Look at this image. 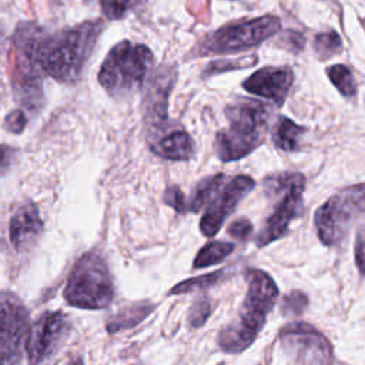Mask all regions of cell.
I'll return each instance as SVG.
<instances>
[{
  "label": "cell",
  "instance_id": "cell-33",
  "mask_svg": "<svg viewBox=\"0 0 365 365\" xmlns=\"http://www.w3.org/2000/svg\"><path fill=\"white\" fill-rule=\"evenodd\" d=\"M66 365H83V359L80 356L77 358H71Z\"/></svg>",
  "mask_w": 365,
  "mask_h": 365
},
{
  "label": "cell",
  "instance_id": "cell-22",
  "mask_svg": "<svg viewBox=\"0 0 365 365\" xmlns=\"http://www.w3.org/2000/svg\"><path fill=\"white\" fill-rule=\"evenodd\" d=\"M222 277H224V271L220 269V271H214V272H210V274H205L201 277L190 278V279H185V281L174 285L168 294L174 295V294H187V292H194V291H202V289L217 284Z\"/></svg>",
  "mask_w": 365,
  "mask_h": 365
},
{
  "label": "cell",
  "instance_id": "cell-14",
  "mask_svg": "<svg viewBox=\"0 0 365 365\" xmlns=\"http://www.w3.org/2000/svg\"><path fill=\"white\" fill-rule=\"evenodd\" d=\"M151 80L144 101V123L148 130V143L170 131L167 130V97L174 83V74L170 70H161Z\"/></svg>",
  "mask_w": 365,
  "mask_h": 365
},
{
  "label": "cell",
  "instance_id": "cell-4",
  "mask_svg": "<svg viewBox=\"0 0 365 365\" xmlns=\"http://www.w3.org/2000/svg\"><path fill=\"white\" fill-rule=\"evenodd\" d=\"M44 37V30L31 21L20 23L11 36L14 96L20 104L30 110H37L43 103L41 76L44 73L40 66V47Z\"/></svg>",
  "mask_w": 365,
  "mask_h": 365
},
{
  "label": "cell",
  "instance_id": "cell-23",
  "mask_svg": "<svg viewBox=\"0 0 365 365\" xmlns=\"http://www.w3.org/2000/svg\"><path fill=\"white\" fill-rule=\"evenodd\" d=\"M327 74L331 80V83L338 88V91L345 96L351 97L355 93V83L352 73L346 66L342 64H334L327 68Z\"/></svg>",
  "mask_w": 365,
  "mask_h": 365
},
{
  "label": "cell",
  "instance_id": "cell-19",
  "mask_svg": "<svg viewBox=\"0 0 365 365\" xmlns=\"http://www.w3.org/2000/svg\"><path fill=\"white\" fill-rule=\"evenodd\" d=\"M224 182H225L224 174L211 175V177H207L202 181H200L191 195V200L188 201L190 211L198 212L204 207H207L210 204V201L214 198V195L218 192V190L222 187Z\"/></svg>",
  "mask_w": 365,
  "mask_h": 365
},
{
  "label": "cell",
  "instance_id": "cell-32",
  "mask_svg": "<svg viewBox=\"0 0 365 365\" xmlns=\"http://www.w3.org/2000/svg\"><path fill=\"white\" fill-rule=\"evenodd\" d=\"M14 157H16L14 148L6 144H0V177L9 171V168L14 161Z\"/></svg>",
  "mask_w": 365,
  "mask_h": 365
},
{
  "label": "cell",
  "instance_id": "cell-3",
  "mask_svg": "<svg viewBox=\"0 0 365 365\" xmlns=\"http://www.w3.org/2000/svg\"><path fill=\"white\" fill-rule=\"evenodd\" d=\"M271 108L257 100L240 98L225 108L228 127L215 137V153L221 161H235L262 144Z\"/></svg>",
  "mask_w": 365,
  "mask_h": 365
},
{
  "label": "cell",
  "instance_id": "cell-11",
  "mask_svg": "<svg viewBox=\"0 0 365 365\" xmlns=\"http://www.w3.org/2000/svg\"><path fill=\"white\" fill-rule=\"evenodd\" d=\"M29 332V314L11 292L0 294V365H16L24 336Z\"/></svg>",
  "mask_w": 365,
  "mask_h": 365
},
{
  "label": "cell",
  "instance_id": "cell-9",
  "mask_svg": "<svg viewBox=\"0 0 365 365\" xmlns=\"http://www.w3.org/2000/svg\"><path fill=\"white\" fill-rule=\"evenodd\" d=\"M281 29L278 17L267 14L231 23L210 33L200 44L201 54H230L255 47Z\"/></svg>",
  "mask_w": 365,
  "mask_h": 365
},
{
  "label": "cell",
  "instance_id": "cell-26",
  "mask_svg": "<svg viewBox=\"0 0 365 365\" xmlns=\"http://www.w3.org/2000/svg\"><path fill=\"white\" fill-rule=\"evenodd\" d=\"M98 3L108 20H118L128 11L133 0H98Z\"/></svg>",
  "mask_w": 365,
  "mask_h": 365
},
{
  "label": "cell",
  "instance_id": "cell-18",
  "mask_svg": "<svg viewBox=\"0 0 365 365\" xmlns=\"http://www.w3.org/2000/svg\"><path fill=\"white\" fill-rule=\"evenodd\" d=\"M153 309V305L150 304H134L128 305L123 309H120L108 322H107V331L108 332H117L127 328H131L141 322Z\"/></svg>",
  "mask_w": 365,
  "mask_h": 365
},
{
  "label": "cell",
  "instance_id": "cell-27",
  "mask_svg": "<svg viewBox=\"0 0 365 365\" xmlns=\"http://www.w3.org/2000/svg\"><path fill=\"white\" fill-rule=\"evenodd\" d=\"M210 314H211V302L208 298L202 297L192 304L190 309L188 321L191 327H201L208 319Z\"/></svg>",
  "mask_w": 365,
  "mask_h": 365
},
{
  "label": "cell",
  "instance_id": "cell-16",
  "mask_svg": "<svg viewBox=\"0 0 365 365\" xmlns=\"http://www.w3.org/2000/svg\"><path fill=\"white\" fill-rule=\"evenodd\" d=\"M43 221L33 202H26L16 210L10 218L9 237L16 250H26L38 238Z\"/></svg>",
  "mask_w": 365,
  "mask_h": 365
},
{
  "label": "cell",
  "instance_id": "cell-7",
  "mask_svg": "<svg viewBox=\"0 0 365 365\" xmlns=\"http://www.w3.org/2000/svg\"><path fill=\"white\" fill-rule=\"evenodd\" d=\"M267 184V188L271 190L272 194L279 195V200L275 202L271 215L265 220L264 227L255 237L258 247H265L287 234L302 202L305 177L299 173H285L269 177Z\"/></svg>",
  "mask_w": 365,
  "mask_h": 365
},
{
  "label": "cell",
  "instance_id": "cell-2",
  "mask_svg": "<svg viewBox=\"0 0 365 365\" xmlns=\"http://www.w3.org/2000/svg\"><path fill=\"white\" fill-rule=\"evenodd\" d=\"M247 282L248 289L237 319L218 335L220 348L228 354L242 352L255 341L278 298V288L265 271L250 269Z\"/></svg>",
  "mask_w": 365,
  "mask_h": 365
},
{
  "label": "cell",
  "instance_id": "cell-5",
  "mask_svg": "<svg viewBox=\"0 0 365 365\" xmlns=\"http://www.w3.org/2000/svg\"><path fill=\"white\" fill-rule=\"evenodd\" d=\"M154 61L151 50L128 40L117 43L106 56L97 80L113 97H127L138 91Z\"/></svg>",
  "mask_w": 365,
  "mask_h": 365
},
{
  "label": "cell",
  "instance_id": "cell-30",
  "mask_svg": "<svg viewBox=\"0 0 365 365\" xmlns=\"http://www.w3.org/2000/svg\"><path fill=\"white\" fill-rule=\"evenodd\" d=\"M355 264L358 271L365 275V225H362L355 240Z\"/></svg>",
  "mask_w": 365,
  "mask_h": 365
},
{
  "label": "cell",
  "instance_id": "cell-21",
  "mask_svg": "<svg viewBox=\"0 0 365 365\" xmlns=\"http://www.w3.org/2000/svg\"><path fill=\"white\" fill-rule=\"evenodd\" d=\"M234 251V245L225 241H211L205 244L194 258V268H205L220 264Z\"/></svg>",
  "mask_w": 365,
  "mask_h": 365
},
{
  "label": "cell",
  "instance_id": "cell-17",
  "mask_svg": "<svg viewBox=\"0 0 365 365\" xmlns=\"http://www.w3.org/2000/svg\"><path fill=\"white\" fill-rule=\"evenodd\" d=\"M151 151L167 160H188L194 154V143L184 130H170L148 143Z\"/></svg>",
  "mask_w": 365,
  "mask_h": 365
},
{
  "label": "cell",
  "instance_id": "cell-20",
  "mask_svg": "<svg viewBox=\"0 0 365 365\" xmlns=\"http://www.w3.org/2000/svg\"><path fill=\"white\" fill-rule=\"evenodd\" d=\"M305 128L295 124L287 117H281L277 123L274 131V143L279 150L295 151L299 145V138L304 134Z\"/></svg>",
  "mask_w": 365,
  "mask_h": 365
},
{
  "label": "cell",
  "instance_id": "cell-10",
  "mask_svg": "<svg viewBox=\"0 0 365 365\" xmlns=\"http://www.w3.org/2000/svg\"><path fill=\"white\" fill-rule=\"evenodd\" d=\"M279 341L284 351L298 364L331 365L332 362V345L309 324L287 325L279 334Z\"/></svg>",
  "mask_w": 365,
  "mask_h": 365
},
{
  "label": "cell",
  "instance_id": "cell-13",
  "mask_svg": "<svg viewBox=\"0 0 365 365\" xmlns=\"http://www.w3.org/2000/svg\"><path fill=\"white\" fill-rule=\"evenodd\" d=\"M255 187V181L248 175H237L222 184L200 221V230L205 237L215 235L227 217L235 210L238 202Z\"/></svg>",
  "mask_w": 365,
  "mask_h": 365
},
{
  "label": "cell",
  "instance_id": "cell-1",
  "mask_svg": "<svg viewBox=\"0 0 365 365\" xmlns=\"http://www.w3.org/2000/svg\"><path fill=\"white\" fill-rule=\"evenodd\" d=\"M103 20H87L44 37L40 66L44 74L60 83H76L104 30Z\"/></svg>",
  "mask_w": 365,
  "mask_h": 365
},
{
  "label": "cell",
  "instance_id": "cell-15",
  "mask_svg": "<svg viewBox=\"0 0 365 365\" xmlns=\"http://www.w3.org/2000/svg\"><path fill=\"white\" fill-rule=\"evenodd\" d=\"M294 81V73L289 67H264L252 73L242 87L251 94L272 100L281 106Z\"/></svg>",
  "mask_w": 365,
  "mask_h": 365
},
{
  "label": "cell",
  "instance_id": "cell-6",
  "mask_svg": "<svg viewBox=\"0 0 365 365\" xmlns=\"http://www.w3.org/2000/svg\"><path fill=\"white\" fill-rule=\"evenodd\" d=\"M113 298L114 284L106 259L96 251L83 254L73 265L64 287L67 304L81 309H103Z\"/></svg>",
  "mask_w": 365,
  "mask_h": 365
},
{
  "label": "cell",
  "instance_id": "cell-24",
  "mask_svg": "<svg viewBox=\"0 0 365 365\" xmlns=\"http://www.w3.org/2000/svg\"><path fill=\"white\" fill-rule=\"evenodd\" d=\"M314 48L321 58H328L342 51V40L335 31L321 33L314 40Z\"/></svg>",
  "mask_w": 365,
  "mask_h": 365
},
{
  "label": "cell",
  "instance_id": "cell-31",
  "mask_svg": "<svg viewBox=\"0 0 365 365\" xmlns=\"http://www.w3.org/2000/svg\"><path fill=\"white\" fill-rule=\"evenodd\" d=\"M252 231V225L247 218H238L232 221L228 227V234L237 240H247Z\"/></svg>",
  "mask_w": 365,
  "mask_h": 365
},
{
  "label": "cell",
  "instance_id": "cell-34",
  "mask_svg": "<svg viewBox=\"0 0 365 365\" xmlns=\"http://www.w3.org/2000/svg\"><path fill=\"white\" fill-rule=\"evenodd\" d=\"M4 40H6V37H4V30H3V27L0 26V53L3 51V44H4Z\"/></svg>",
  "mask_w": 365,
  "mask_h": 365
},
{
  "label": "cell",
  "instance_id": "cell-8",
  "mask_svg": "<svg viewBox=\"0 0 365 365\" xmlns=\"http://www.w3.org/2000/svg\"><path fill=\"white\" fill-rule=\"evenodd\" d=\"M365 212V182L344 188L329 197L315 212L318 238L328 247L338 244L351 222Z\"/></svg>",
  "mask_w": 365,
  "mask_h": 365
},
{
  "label": "cell",
  "instance_id": "cell-25",
  "mask_svg": "<svg viewBox=\"0 0 365 365\" xmlns=\"http://www.w3.org/2000/svg\"><path fill=\"white\" fill-rule=\"evenodd\" d=\"M308 305V297L301 291L289 292L282 301V312L287 315H299Z\"/></svg>",
  "mask_w": 365,
  "mask_h": 365
},
{
  "label": "cell",
  "instance_id": "cell-29",
  "mask_svg": "<svg viewBox=\"0 0 365 365\" xmlns=\"http://www.w3.org/2000/svg\"><path fill=\"white\" fill-rule=\"evenodd\" d=\"M27 124V115L21 110L10 111L4 118V128L10 133L20 134Z\"/></svg>",
  "mask_w": 365,
  "mask_h": 365
},
{
  "label": "cell",
  "instance_id": "cell-28",
  "mask_svg": "<svg viewBox=\"0 0 365 365\" xmlns=\"http://www.w3.org/2000/svg\"><path fill=\"white\" fill-rule=\"evenodd\" d=\"M164 202L173 207L177 212H185L190 210L188 201L185 200V195L178 187H170L164 194Z\"/></svg>",
  "mask_w": 365,
  "mask_h": 365
},
{
  "label": "cell",
  "instance_id": "cell-12",
  "mask_svg": "<svg viewBox=\"0 0 365 365\" xmlns=\"http://www.w3.org/2000/svg\"><path fill=\"white\" fill-rule=\"evenodd\" d=\"M68 322L60 311H46L29 328L26 336V352L31 365H38L53 355L63 342Z\"/></svg>",
  "mask_w": 365,
  "mask_h": 365
}]
</instances>
